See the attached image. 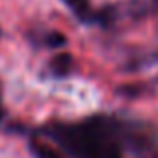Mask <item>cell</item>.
Masks as SVG:
<instances>
[{
    "label": "cell",
    "mask_w": 158,
    "mask_h": 158,
    "mask_svg": "<svg viewBox=\"0 0 158 158\" xmlns=\"http://www.w3.org/2000/svg\"><path fill=\"white\" fill-rule=\"evenodd\" d=\"M70 66H72V58H70V54L62 52V54H56V56L52 58L50 62V70L56 76H66V74L70 72Z\"/></svg>",
    "instance_id": "obj_2"
},
{
    "label": "cell",
    "mask_w": 158,
    "mask_h": 158,
    "mask_svg": "<svg viewBox=\"0 0 158 158\" xmlns=\"http://www.w3.org/2000/svg\"><path fill=\"white\" fill-rule=\"evenodd\" d=\"M48 134L74 158H124L122 128L108 118L60 124Z\"/></svg>",
    "instance_id": "obj_1"
},
{
    "label": "cell",
    "mask_w": 158,
    "mask_h": 158,
    "mask_svg": "<svg viewBox=\"0 0 158 158\" xmlns=\"http://www.w3.org/2000/svg\"><path fill=\"white\" fill-rule=\"evenodd\" d=\"M72 12H76L80 18H86L90 12V0H62Z\"/></svg>",
    "instance_id": "obj_4"
},
{
    "label": "cell",
    "mask_w": 158,
    "mask_h": 158,
    "mask_svg": "<svg viewBox=\"0 0 158 158\" xmlns=\"http://www.w3.org/2000/svg\"><path fill=\"white\" fill-rule=\"evenodd\" d=\"M0 120H2V102H0Z\"/></svg>",
    "instance_id": "obj_5"
},
{
    "label": "cell",
    "mask_w": 158,
    "mask_h": 158,
    "mask_svg": "<svg viewBox=\"0 0 158 158\" xmlns=\"http://www.w3.org/2000/svg\"><path fill=\"white\" fill-rule=\"evenodd\" d=\"M30 148H32V154H34V158H64L60 152L56 150V148H52L50 144L38 142V140H34V142L30 144Z\"/></svg>",
    "instance_id": "obj_3"
}]
</instances>
